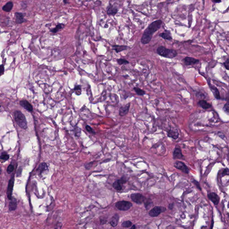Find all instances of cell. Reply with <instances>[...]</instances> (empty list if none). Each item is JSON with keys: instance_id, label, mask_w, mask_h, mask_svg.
<instances>
[{"instance_id": "6da1fadb", "label": "cell", "mask_w": 229, "mask_h": 229, "mask_svg": "<svg viewBox=\"0 0 229 229\" xmlns=\"http://www.w3.org/2000/svg\"><path fill=\"white\" fill-rule=\"evenodd\" d=\"M162 22L161 20H157L150 24L143 33L141 37V43L143 44H148L151 40L154 33L160 28Z\"/></svg>"}, {"instance_id": "7a4b0ae2", "label": "cell", "mask_w": 229, "mask_h": 229, "mask_svg": "<svg viewBox=\"0 0 229 229\" xmlns=\"http://www.w3.org/2000/svg\"><path fill=\"white\" fill-rule=\"evenodd\" d=\"M157 53L160 56L168 59H173L178 55L175 50L168 49L164 46L159 47L157 49Z\"/></svg>"}, {"instance_id": "3957f363", "label": "cell", "mask_w": 229, "mask_h": 229, "mask_svg": "<svg viewBox=\"0 0 229 229\" xmlns=\"http://www.w3.org/2000/svg\"><path fill=\"white\" fill-rule=\"evenodd\" d=\"M14 118L16 123L20 127L26 130L27 128V123L26 117L20 111H16L14 112Z\"/></svg>"}, {"instance_id": "277c9868", "label": "cell", "mask_w": 229, "mask_h": 229, "mask_svg": "<svg viewBox=\"0 0 229 229\" xmlns=\"http://www.w3.org/2000/svg\"><path fill=\"white\" fill-rule=\"evenodd\" d=\"M116 208L121 211H127L132 206V204L127 201H118L115 204Z\"/></svg>"}, {"instance_id": "5b68a950", "label": "cell", "mask_w": 229, "mask_h": 229, "mask_svg": "<svg viewBox=\"0 0 229 229\" xmlns=\"http://www.w3.org/2000/svg\"><path fill=\"white\" fill-rule=\"evenodd\" d=\"M165 207L162 206H155L152 210H150L149 212V215L151 217H156L158 216L161 213L164 212L166 211Z\"/></svg>"}, {"instance_id": "8992f818", "label": "cell", "mask_w": 229, "mask_h": 229, "mask_svg": "<svg viewBox=\"0 0 229 229\" xmlns=\"http://www.w3.org/2000/svg\"><path fill=\"white\" fill-rule=\"evenodd\" d=\"M130 197L133 202L137 204H142L146 201V200L145 196L140 193L132 194Z\"/></svg>"}, {"instance_id": "52a82bcc", "label": "cell", "mask_w": 229, "mask_h": 229, "mask_svg": "<svg viewBox=\"0 0 229 229\" xmlns=\"http://www.w3.org/2000/svg\"><path fill=\"white\" fill-rule=\"evenodd\" d=\"M174 167L178 170L181 171L183 172L188 174L189 170L187 166L183 162L181 161H177L174 163Z\"/></svg>"}, {"instance_id": "ba28073f", "label": "cell", "mask_w": 229, "mask_h": 229, "mask_svg": "<svg viewBox=\"0 0 229 229\" xmlns=\"http://www.w3.org/2000/svg\"><path fill=\"white\" fill-rule=\"evenodd\" d=\"M14 182V176L13 175L9 181L8 187L7 191L8 198L9 200H11L12 197V192H13V190Z\"/></svg>"}, {"instance_id": "9c48e42d", "label": "cell", "mask_w": 229, "mask_h": 229, "mask_svg": "<svg viewBox=\"0 0 229 229\" xmlns=\"http://www.w3.org/2000/svg\"><path fill=\"white\" fill-rule=\"evenodd\" d=\"M208 84L210 89L211 90L212 92L213 93L214 98H216V99H220V92H219L218 89L216 87V86L212 85L210 83V81L208 82Z\"/></svg>"}, {"instance_id": "30bf717a", "label": "cell", "mask_w": 229, "mask_h": 229, "mask_svg": "<svg viewBox=\"0 0 229 229\" xmlns=\"http://www.w3.org/2000/svg\"><path fill=\"white\" fill-rule=\"evenodd\" d=\"M183 61L184 62L185 64L187 66H192L193 64H198L200 62L199 59H196L194 57H185L183 59Z\"/></svg>"}, {"instance_id": "8fae6325", "label": "cell", "mask_w": 229, "mask_h": 229, "mask_svg": "<svg viewBox=\"0 0 229 229\" xmlns=\"http://www.w3.org/2000/svg\"><path fill=\"white\" fill-rule=\"evenodd\" d=\"M126 180L123 178L116 180L113 183V188L116 191H121L122 189V185L126 183Z\"/></svg>"}, {"instance_id": "7c38bea8", "label": "cell", "mask_w": 229, "mask_h": 229, "mask_svg": "<svg viewBox=\"0 0 229 229\" xmlns=\"http://www.w3.org/2000/svg\"><path fill=\"white\" fill-rule=\"evenodd\" d=\"M130 103L126 104L125 106H122L119 109V115L121 116H123L126 115L130 110Z\"/></svg>"}, {"instance_id": "4fadbf2b", "label": "cell", "mask_w": 229, "mask_h": 229, "mask_svg": "<svg viewBox=\"0 0 229 229\" xmlns=\"http://www.w3.org/2000/svg\"><path fill=\"white\" fill-rule=\"evenodd\" d=\"M20 105L22 107H23L26 110L28 111L29 112H32L33 110V108L32 106L28 101H27L26 100H21L20 102Z\"/></svg>"}, {"instance_id": "5bb4252c", "label": "cell", "mask_w": 229, "mask_h": 229, "mask_svg": "<svg viewBox=\"0 0 229 229\" xmlns=\"http://www.w3.org/2000/svg\"><path fill=\"white\" fill-rule=\"evenodd\" d=\"M209 199L215 205H217L219 202L220 198L217 194L214 192H212L208 195Z\"/></svg>"}, {"instance_id": "9a60e30c", "label": "cell", "mask_w": 229, "mask_h": 229, "mask_svg": "<svg viewBox=\"0 0 229 229\" xmlns=\"http://www.w3.org/2000/svg\"><path fill=\"white\" fill-rule=\"evenodd\" d=\"M183 155L182 154V151L180 148H176L173 153V158L174 159H182L183 158Z\"/></svg>"}, {"instance_id": "2e32d148", "label": "cell", "mask_w": 229, "mask_h": 229, "mask_svg": "<svg viewBox=\"0 0 229 229\" xmlns=\"http://www.w3.org/2000/svg\"><path fill=\"white\" fill-rule=\"evenodd\" d=\"M15 18H16V22L17 24H21L24 22H25V19H24L25 14L19 13V12H16L15 13Z\"/></svg>"}, {"instance_id": "e0dca14e", "label": "cell", "mask_w": 229, "mask_h": 229, "mask_svg": "<svg viewBox=\"0 0 229 229\" xmlns=\"http://www.w3.org/2000/svg\"><path fill=\"white\" fill-rule=\"evenodd\" d=\"M160 37L162 38V39L166 40L171 41L172 39V37L171 36V33L170 31L168 30H165V31L162 33H160L159 35Z\"/></svg>"}, {"instance_id": "ac0fdd59", "label": "cell", "mask_w": 229, "mask_h": 229, "mask_svg": "<svg viewBox=\"0 0 229 229\" xmlns=\"http://www.w3.org/2000/svg\"><path fill=\"white\" fill-rule=\"evenodd\" d=\"M198 104L204 109H208L212 107V105L208 103L206 100L204 99L200 100L198 103Z\"/></svg>"}, {"instance_id": "d6986e66", "label": "cell", "mask_w": 229, "mask_h": 229, "mask_svg": "<svg viewBox=\"0 0 229 229\" xmlns=\"http://www.w3.org/2000/svg\"><path fill=\"white\" fill-rule=\"evenodd\" d=\"M178 135L179 134H178V131L177 130H173L171 129L168 131L167 132L168 137H171L174 139H176L178 138Z\"/></svg>"}, {"instance_id": "ffe728a7", "label": "cell", "mask_w": 229, "mask_h": 229, "mask_svg": "<svg viewBox=\"0 0 229 229\" xmlns=\"http://www.w3.org/2000/svg\"><path fill=\"white\" fill-rule=\"evenodd\" d=\"M10 200L11 201L9 203V210L10 211L15 210L17 207V200L14 197H12Z\"/></svg>"}, {"instance_id": "44dd1931", "label": "cell", "mask_w": 229, "mask_h": 229, "mask_svg": "<svg viewBox=\"0 0 229 229\" xmlns=\"http://www.w3.org/2000/svg\"><path fill=\"white\" fill-rule=\"evenodd\" d=\"M119 220V216L117 214H116L114 216H113L112 217L110 224L113 227H115L117 226Z\"/></svg>"}, {"instance_id": "7402d4cb", "label": "cell", "mask_w": 229, "mask_h": 229, "mask_svg": "<svg viewBox=\"0 0 229 229\" xmlns=\"http://www.w3.org/2000/svg\"><path fill=\"white\" fill-rule=\"evenodd\" d=\"M112 49L114 50L117 53L121 52L122 51H125L128 49V47L125 45H113L112 46Z\"/></svg>"}, {"instance_id": "603a6c76", "label": "cell", "mask_w": 229, "mask_h": 229, "mask_svg": "<svg viewBox=\"0 0 229 229\" xmlns=\"http://www.w3.org/2000/svg\"><path fill=\"white\" fill-rule=\"evenodd\" d=\"M13 3L12 2H9L4 5L2 7V10L5 12H10L13 7Z\"/></svg>"}, {"instance_id": "cb8c5ba5", "label": "cell", "mask_w": 229, "mask_h": 229, "mask_svg": "<svg viewBox=\"0 0 229 229\" xmlns=\"http://www.w3.org/2000/svg\"><path fill=\"white\" fill-rule=\"evenodd\" d=\"M118 12V9L116 7L113 6H110L107 9V13L108 15H114Z\"/></svg>"}, {"instance_id": "d4e9b609", "label": "cell", "mask_w": 229, "mask_h": 229, "mask_svg": "<svg viewBox=\"0 0 229 229\" xmlns=\"http://www.w3.org/2000/svg\"><path fill=\"white\" fill-rule=\"evenodd\" d=\"M47 169H48V166H47V164L43 162V163L40 164V165H39V167L38 168V171L40 173H41L43 171L46 170Z\"/></svg>"}, {"instance_id": "484cf974", "label": "cell", "mask_w": 229, "mask_h": 229, "mask_svg": "<svg viewBox=\"0 0 229 229\" xmlns=\"http://www.w3.org/2000/svg\"><path fill=\"white\" fill-rule=\"evenodd\" d=\"M133 89H134L135 91V92L136 93V94L138 95L143 96V95H144L145 94H146L145 91H144L143 89H140V88H138V87H135L133 88Z\"/></svg>"}, {"instance_id": "4316f807", "label": "cell", "mask_w": 229, "mask_h": 229, "mask_svg": "<svg viewBox=\"0 0 229 229\" xmlns=\"http://www.w3.org/2000/svg\"><path fill=\"white\" fill-rule=\"evenodd\" d=\"M64 27V25L63 24H59L57 25V26L55 28L51 30V31L53 33H56L59 31V30H61Z\"/></svg>"}, {"instance_id": "83f0119b", "label": "cell", "mask_w": 229, "mask_h": 229, "mask_svg": "<svg viewBox=\"0 0 229 229\" xmlns=\"http://www.w3.org/2000/svg\"><path fill=\"white\" fill-rule=\"evenodd\" d=\"M73 90L77 95H79L81 94V86L80 85H77L75 86Z\"/></svg>"}, {"instance_id": "f1b7e54d", "label": "cell", "mask_w": 229, "mask_h": 229, "mask_svg": "<svg viewBox=\"0 0 229 229\" xmlns=\"http://www.w3.org/2000/svg\"><path fill=\"white\" fill-rule=\"evenodd\" d=\"M117 62L118 64H120V65L126 64H128L130 63L126 59H122V58H120V59H117Z\"/></svg>"}, {"instance_id": "f546056e", "label": "cell", "mask_w": 229, "mask_h": 229, "mask_svg": "<svg viewBox=\"0 0 229 229\" xmlns=\"http://www.w3.org/2000/svg\"><path fill=\"white\" fill-rule=\"evenodd\" d=\"M122 226L123 227L128 228L131 227L132 226V222L130 221H125L122 223Z\"/></svg>"}, {"instance_id": "4dcf8cb0", "label": "cell", "mask_w": 229, "mask_h": 229, "mask_svg": "<svg viewBox=\"0 0 229 229\" xmlns=\"http://www.w3.org/2000/svg\"><path fill=\"white\" fill-rule=\"evenodd\" d=\"M74 131L75 135L76 136V137H80L81 133V130L79 127L77 126L75 127Z\"/></svg>"}, {"instance_id": "1f68e13d", "label": "cell", "mask_w": 229, "mask_h": 229, "mask_svg": "<svg viewBox=\"0 0 229 229\" xmlns=\"http://www.w3.org/2000/svg\"><path fill=\"white\" fill-rule=\"evenodd\" d=\"M223 110L224 112H225L227 113V114H229V103L228 102H227V103H226V104H224V105L223 107Z\"/></svg>"}, {"instance_id": "d6a6232c", "label": "cell", "mask_w": 229, "mask_h": 229, "mask_svg": "<svg viewBox=\"0 0 229 229\" xmlns=\"http://www.w3.org/2000/svg\"><path fill=\"white\" fill-rule=\"evenodd\" d=\"M0 158L4 161H6L9 158V155L7 153H3L0 156Z\"/></svg>"}, {"instance_id": "836d02e7", "label": "cell", "mask_w": 229, "mask_h": 229, "mask_svg": "<svg viewBox=\"0 0 229 229\" xmlns=\"http://www.w3.org/2000/svg\"><path fill=\"white\" fill-rule=\"evenodd\" d=\"M13 170H14V166L11 164L8 167L7 171L9 174H11V173H12L13 171Z\"/></svg>"}, {"instance_id": "e575fe53", "label": "cell", "mask_w": 229, "mask_h": 229, "mask_svg": "<svg viewBox=\"0 0 229 229\" xmlns=\"http://www.w3.org/2000/svg\"><path fill=\"white\" fill-rule=\"evenodd\" d=\"M223 64L227 70H229V59L227 58L226 61L223 62Z\"/></svg>"}, {"instance_id": "d590c367", "label": "cell", "mask_w": 229, "mask_h": 229, "mask_svg": "<svg viewBox=\"0 0 229 229\" xmlns=\"http://www.w3.org/2000/svg\"><path fill=\"white\" fill-rule=\"evenodd\" d=\"M86 130L89 132L95 134V132L94 131V130H93L92 128H91V126H89V125H86Z\"/></svg>"}, {"instance_id": "8d00e7d4", "label": "cell", "mask_w": 229, "mask_h": 229, "mask_svg": "<svg viewBox=\"0 0 229 229\" xmlns=\"http://www.w3.org/2000/svg\"><path fill=\"white\" fill-rule=\"evenodd\" d=\"M4 66L3 64L0 65V76L4 74Z\"/></svg>"}, {"instance_id": "74e56055", "label": "cell", "mask_w": 229, "mask_h": 229, "mask_svg": "<svg viewBox=\"0 0 229 229\" xmlns=\"http://www.w3.org/2000/svg\"><path fill=\"white\" fill-rule=\"evenodd\" d=\"M193 182L195 184V185L196 186V187H197L198 189H199L200 190H201V186L200 185L199 183H198V182L196 181V180H194Z\"/></svg>"}, {"instance_id": "f35d334b", "label": "cell", "mask_w": 229, "mask_h": 229, "mask_svg": "<svg viewBox=\"0 0 229 229\" xmlns=\"http://www.w3.org/2000/svg\"><path fill=\"white\" fill-rule=\"evenodd\" d=\"M222 174H223V175H229V170H228V169L227 168V169H225L224 171H223V173H222Z\"/></svg>"}, {"instance_id": "ab89813d", "label": "cell", "mask_w": 229, "mask_h": 229, "mask_svg": "<svg viewBox=\"0 0 229 229\" xmlns=\"http://www.w3.org/2000/svg\"><path fill=\"white\" fill-rule=\"evenodd\" d=\"M213 2L215 3H220L222 2V0H212Z\"/></svg>"}, {"instance_id": "60d3db41", "label": "cell", "mask_w": 229, "mask_h": 229, "mask_svg": "<svg viewBox=\"0 0 229 229\" xmlns=\"http://www.w3.org/2000/svg\"><path fill=\"white\" fill-rule=\"evenodd\" d=\"M21 172H22V169L21 168H20L18 170V173H17V175H18V174L19 173V176H20V175L21 174Z\"/></svg>"}, {"instance_id": "b9f144b4", "label": "cell", "mask_w": 229, "mask_h": 229, "mask_svg": "<svg viewBox=\"0 0 229 229\" xmlns=\"http://www.w3.org/2000/svg\"><path fill=\"white\" fill-rule=\"evenodd\" d=\"M173 205H174L173 204H169V208L170 210H172V209Z\"/></svg>"}, {"instance_id": "7bdbcfd3", "label": "cell", "mask_w": 229, "mask_h": 229, "mask_svg": "<svg viewBox=\"0 0 229 229\" xmlns=\"http://www.w3.org/2000/svg\"><path fill=\"white\" fill-rule=\"evenodd\" d=\"M68 0H64V2L65 3V4H66V3H68Z\"/></svg>"}, {"instance_id": "ee69618b", "label": "cell", "mask_w": 229, "mask_h": 229, "mask_svg": "<svg viewBox=\"0 0 229 229\" xmlns=\"http://www.w3.org/2000/svg\"><path fill=\"white\" fill-rule=\"evenodd\" d=\"M136 228V227L135 226V225H133V226H132L131 227V229H135Z\"/></svg>"}, {"instance_id": "f6af8a7d", "label": "cell", "mask_w": 229, "mask_h": 229, "mask_svg": "<svg viewBox=\"0 0 229 229\" xmlns=\"http://www.w3.org/2000/svg\"><path fill=\"white\" fill-rule=\"evenodd\" d=\"M2 168H1V167H0V175L2 173Z\"/></svg>"}, {"instance_id": "bcb514c9", "label": "cell", "mask_w": 229, "mask_h": 229, "mask_svg": "<svg viewBox=\"0 0 229 229\" xmlns=\"http://www.w3.org/2000/svg\"><path fill=\"white\" fill-rule=\"evenodd\" d=\"M1 107V105H0V107Z\"/></svg>"}, {"instance_id": "7dc6e473", "label": "cell", "mask_w": 229, "mask_h": 229, "mask_svg": "<svg viewBox=\"0 0 229 229\" xmlns=\"http://www.w3.org/2000/svg\"><path fill=\"white\" fill-rule=\"evenodd\" d=\"M0 33H1V30H0Z\"/></svg>"}]
</instances>
